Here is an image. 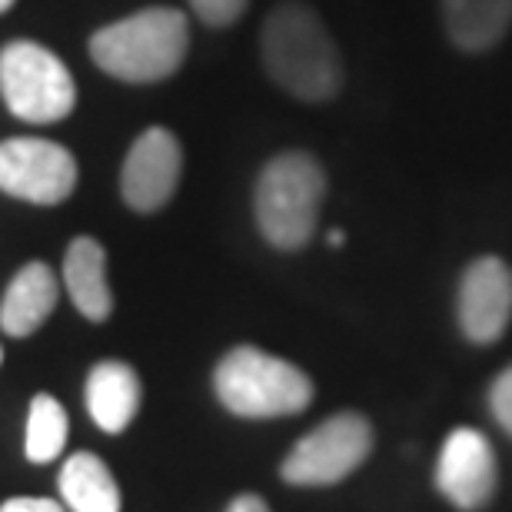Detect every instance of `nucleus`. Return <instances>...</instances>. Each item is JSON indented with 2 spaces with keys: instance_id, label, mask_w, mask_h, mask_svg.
<instances>
[{
  "instance_id": "obj_11",
  "label": "nucleus",
  "mask_w": 512,
  "mask_h": 512,
  "mask_svg": "<svg viewBox=\"0 0 512 512\" xmlns=\"http://www.w3.org/2000/svg\"><path fill=\"white\" fill-rule=\"evenodd\" d=\"M87 413L104 433H124L140 413V376L133 366L120 360L97 363L84 386Z\"/></svg>"
},
{
  "instance_id": "obj_5",
  "label": "nucleus",
  "mask_w": 512,
  "mask_h": 512,
  "mask_svg": "<svg viewBox=\"0 0 512 512\" xmlns=\"http://www.w3.org/2000/svg\"><path fill=\"white\" fill-rule=\"evenodd\" d=\"M0 94L10 114L27 124H57L77 104L67 64L34 40H10L0 50Z\"/></svg>"
},
{
  "instance_id": "obj_14",
  "label": "nucleus",
  "mask_w": 512,
  "mask_h": 512,
  "mask_svg": "<svg viewBox=\"0 0 512 512\" xmlns=\"http://www.w3.org/2000/svg\"><path fill=\"white\" fill-rule=\"evenodd\" d=\"M446 34L463 54H486L512 27V0H439Z\"/></svg>"
},
{
  "instance_id": "obj_23",
  "label": "nucleus",
  "mask_w": 512,
  "mask_h": 512,
  "mask_svg": "<svg viewBox=\"0 0 512 512\" xmlns=\"http://www.w3.org/2000/svg\"><path fill=\"white\" fill-rule=\"evenodd\" d=\"M0 363H4V350H0Z\"/></svg>"
},
{
  "instance_id": "obj_20",
  "label": "nucleus",
  "mask_w": 512,
  "mask_h": 512,
  "mask_svg": "<svg viewBox=\"0 0 512 512\" xmlns=\"http://www.w3.org/2000/svg\"><path fill=\"white\" fill-rule=\"evenodd\" d=\"M227 512H270V506H266L260 496H237L227 506Z\"/></svg>"
},
{
  "instance_id": "obj_12",
  "label": "nucleus",
  "mask_w": 512,
  "mask_h": 512,
  "mask_svg": "<svg viewBox=\"0 0 512 512\" xmlns=\"http://www.w3.org/2000/svg\"><path fill=\"white\" fill-rule=\"evenodd\" d=\"M57 276L47 263H27L20 266L17 276L10 280L4 300H0V330L7 336H30L57 306Z\"/></svg>"
},
{
  "instance_id": "obj_1",
  "label": "nucleus",
  "mask_w": 512,
  "mask_h": 512,
  "mask_svg": "<svg viewBox=\"0 0 512 512\" xmlns=\"http://www.w3.org/2000/svg\"><path fill=\"white\" fill-rule=\"evenodd\" d=\"M270 80L303 104H326L343 90L346 67L330 27L303 0H283L260 30Z\"/></svg>"
},
{
  "instance_id": "obj_3",
  "label": "nucleus",
  "mask_w": 512,
  "mask_h": 512,
  "mask_svg": "<svg viewBox=\"0 0 512 512\" xmlns=\"http://www.w3.org/2000/svg\"><path fill=\"white\" fill-rule=\"evenodd\" d=\"M326 200V173L306 150H286L266 163L256 177L253 213L270 247L293 253L313 240Z\"/></svg>"
},
{
  "instance_id": "obj_15",
  "label": "nucleus",
  "mask_w": 512,
  "mask_h": 512,
  "mask_svg": "<svg viewBox=\"0 0 512 512\" xmlns=\"http://www.w3.org/2000/svg\"><path fill=\"white\" fill-rule=\"evenodd\" d=\"M67 512H120V486L97 453H74L60 469Z\"/></svg>"
},
{
  "instance_id": "obj_6",
  "label": "nucleus",
  "mask_w": 512,
  "mask_h": 512,
  "mask_svg": "<svg viewBox=\"0 0 512 512\" xmlns=\"http://www.w3.org/2000/svg\"><path fill=\"white\" fill-rule=\"evenodd\" d=\"M373 449V426L360 413H336L310 429L283 459L290 486H336L366 463Z\"/></svg>"
},
{
  "instance_id": "obj_2",
  "label": "nucleus",
  "mask_w": 512,
  "mask_h": 512,
  "mask_svg": "<svg viewBox=\"0 0 512 512\" xmlns=\"http://www.w3.org/2000/svg\"><path fill=\"white\" fill-rule=\"evenodd\" d=\"M187 50L190 24L177 7H143L90 37L94 64L124 84H157L173 77Z\"/></svg>"
},
{
  "instance_id": "obj_17",
  "label": "nucleus",
  "mask_w": 512,
  "mask_h": 512,
  "mask_svg": "<svg viewBox=\"0 0 512 512\" xmlns=\"http://www.w3.org/2000/svg\"><path fill=\"white\" fill-rule=\"evenodd\" d=\"M250 0H190L193 14H197L207 27H230L247 14Z\"/></svg>"
},
{
  "instance_id": "obj_9",
  "label": "nucleus",
  "mask_w": 512,
  "mask_h": 512,
  "mask_svg": "<svg viewBox=\"0 0 512 512\" xmlns=\"http://www.w3.org/2000/svg\"><path fill=\"white\" fill-rule=\"evenodd\" d=\"M459 330L469 343L489 346L512 320V270L499 256H479L466 266L456 296Z\"/></svg>"
},
{
  "instance_id": "obj_4",
  "label": "nucleus",
  "mask_w": 512,
  "mask_h": 512,
  "mask_svg": "<svg viewBox=\"0 0 512 512\" xmlns=\"http://www.w3.org/2000/svg\"><path fill=\"white\" fill-rule=\"evenodd\" d=\"M213 389L233 416L276 419L303 413L313 399V383L300 366L270 356L256 346H233L217 363Z\"/></svg>"
},
{
  "instance_id": "obj_13",
  "label": "nucleus",
  "mask_w": 512,
  "mask_h": 512,
  "mask_svg": "<svg viewBox=\"0 0 512 512\" xmlns=\"http://www.w3.org/2000/svg\"><path fill=\"white\" fill-rule=\"evenodd\" d=\"M64 286L70 303L90 323H104L114 313V293L107 283V253L94 237H77L64 256Z\"/></svg>"
},
{
  "instance_id": "obj_19",
  "label": "nucleus",
  "mask_w": 512,
  "mask_h": 512,
  "mask_svg": "<svg viewBox=\"0 0 512 512\" xmlns=\"http://www.w3.org/2000/svg\"><path fill=\"white\" fill-rule=\"evenodd\" d=\"M0 512H67V506L54 503V499H37V496H17L7 499Z\"/></svg>"
},
{
  "instance_id": "obj_7",
  "label": "nucleus",
  "mask_w": 512,
  "mask_h": 512,
  "mask_svg": "<svg viewBox=\"0 0 512 512\" xmlns=\"http://www.w3.org/2000/svg\"><path fill=\"white\" fill-rule=\"evenodd\" d=\"M77 187V160L67 147L40 137H10L0 143V190L17 200L54 207Z\"/></svg>"
},
{
  "instance_id": "obj_21",
  "label": "nucleus",
  "mask_w": 512,
  "mask_h": 512,
  "mask_svg": "<svg viewBox=\"0 0 512 512\" xmlns=\"http://www.w3.org/2000/svg\"><path fill=\"white\" fill-rule=\"evenodd\" d=\"M330 247H336V250L343 247V230H330Z\"/></svg>"
},
{
  "instance_id": "obj_10",
  "label": "nucleus",
  "mask_w": 512,
  "mask_h": 512,
  "mask_svg": "<svg viewBox=\"0 0 512 512\" xmlns=\"http://www.w3.org/2000/svg\"><path fill=\"white\" fill-rule=\"evenodd\" d=\"M436 489L463 512L483 509L496 493L493 443L473 426H459L446 436L436 463Z\"/></svg>"
},
{
  "instance_id": "obj_16",
  "label": "nucleus",
  "mask_w": 512,
  "mask_h": 512,
  "mask_svg": "<svg viewBox=\"0 0 512 512\" xmlns=\"http://www.w3.org/2000/svg\"><path fill=\"white\" fill-rule=\"evenodd\" d=\"M67 429H70L67 409L60 406V399H54L50 393H37L34 403H30L27 436H24L30 463H54L67 446Z\"/></svg>"
},
{
  "instance_id": "obj_22",
  "label": "nucleus",
  "mask_w": 512,
  "mask_h": 512,
  "mask_svg": "<svg viewBox=\"0 0 512 512\" xmlns=\"http://www.w3.org/2000/svg\"><path fill=\"white\" fill-rule=\"evenodd\" d=\"M14 7V0H0V14H4V10H10Z\"/></svg>"
},
{
  "instance_id": "obj_8",
  "label": "nucleus",
  "mask_w": 512,
  "mask_h": 512,
  "mask_svg": "<svg viewBox=\"0 0 512 512\" xmlns=\"http://www.w3.org/2000/svg\"><path fill=\"white\" fill-rule=\"evenodd\" d=\"M183 173V147L167 127L143 130L124 157L120 170V193L124 203L137 213H157L177 193Z\"/></svg>"
},
{
  "instance_id": "obj_18",
  "label": "nucleus",
  "mask_w": 512,
  "mask_h": 512,
  "mask_svg": "<svg viewBox=\"0 0 512 512\" xmlns=\"http://www.w3.org/2000/svg\"><path fill=\"white\" fill-rule=\"evenodd\" d=\"M489 409H493L496 423L512 436V366L499 373L493 389H489Z\"/></svg>"
}]
</instances>
